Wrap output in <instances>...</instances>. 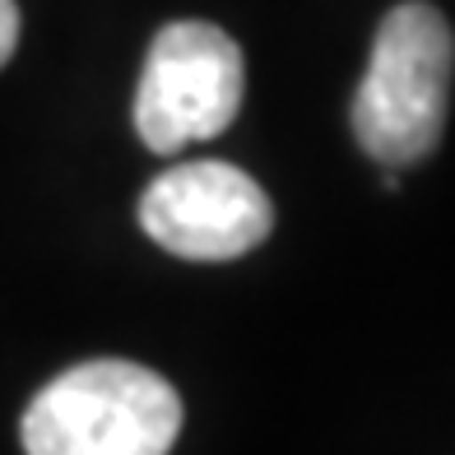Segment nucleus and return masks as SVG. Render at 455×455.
<instances>
[{"label": "nucleus", "mask_w": 455, "mask_h": 455, "mask_svg": "<svg viewBox=\"0 0 455 455\" xmlns=\"http://www.w3.org/2000/svg\"><path fill=\"white\" fill-rule=\"evenodd\" d=\"M246 89L242 47L219 24L177 19L144 56L135 89V131L154 154H181L196 140H214L233 126Z\"/></svg>", "instance_id": "nucleus-3"}, {"label": "nucleus", "mask_w": 455, "mask_h": 455, "mask_svg": "<svg viewBox=\"0 0 455 455\" xmlns=\"http://www.w3.org/2000/svg\"><path fill=\"white\" fill-rule=\"evenodd\" d=\"M140 223L181 260H237L270 237L275 210L256 177L219 158H196L149 181Z\"/></svg>", "instance_id": "nucleus-4"}, {"label": "nucleus", "mask_w": 455, "mask_h": 455, "mask_svg": "<svg viewBox=\"0 0 455 455\" xmlns=\"http://www.w3.org/2000/svg\"><path fill=\"white\" fill-rule=\"evenodd\" d=\"M177 432V390L126 358H93L60 371L24 413L28 455H168Z\"/></svg>", "instance_id": "nucleus-2"}, {"label": "nucleus", "mask_w": 455, "mask_h": 455, "mask_svg": "<svg viewBox=\"0 0 455 455\" xmlns=\"http://www.w3.org/2000/svg\"><path fill=\"white\" fill-rule=\"evenodd\" d=\"M14 47H19V5L0 0V66L14 56Z\"/></svg>", "instance_id": "nucleus-5"}, {"label": "nucleus", "mask_w": 455, "mask_h": 455, "mask_svg": "<svg viewBox=\"0 0 455 455\" xmlns=\"http://www.w3.org/2000/svg\"><path fill=\"white\" fill-rule=\"evenodd\" d=\"M451 70L455 37L437 5L404 0L381 19L367 75L348 112L371 163L400 172L437 149L451 108Z\"/></svg>", "instance_id": "nucleus-1"}]
</instances>
